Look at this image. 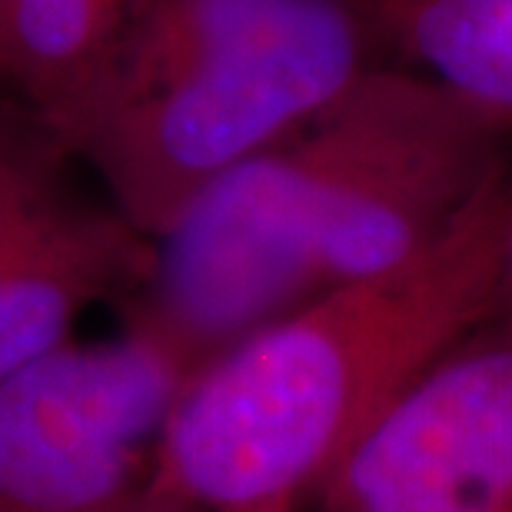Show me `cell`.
<instances>
[{"mask_svg": "<svg viewBox=\"0 0 512 512\" xmlns=\"http://www.w3.org/2000/svg\"><path fill=\"white\" fill-rule=\"evenodd\" d=\"M512 160L413 260L340 283L183 383L160 439L180 512H306L343 456L496 316Z\"/></svg>", "mask_w": 512, "mask_h": 512, "instance_id": "6da1fadb", "label": "cell"}, {"mask_svg": "<svg viewBox=\"0 0 512 512\" xmlns=\"http://www.w3.org/2000/svg\"><path fill=\"white\" fill-rule=\"evenodd\" d=\"M383 64L376 0H137L54 137L150 240L220 173L310 127Z\"/></svg>", "mask_w": 512, "mask_h": 512, "instance_id": "7a4b0ae2", "label": "cell"}, {"mask_svg": "<svg viewBox=\"0 0 512 512\" xmlns=\"http://www.w3.org/2000/svg\"><path fill=\"white\" fill-rule=\"evenodd\" d=\"M512 117L383 64L300 130L326 290L436 243L509 163Z\"/></svg>", "mask_w": 512, "mask_h": 512, "instance_id": "3957f363", "label": "cell"}, {"mask_svg": "<svg viewBox=\"0 0 512 512\" xmlns=\"http://www.w3.org/2000/svg\"><path fill=\"white\" fill-rule=\"evenodd\" d=\"M187 380L130 326L4 376L0 512H180L160 489V439Z\"/></svg>", "mask_w": 512, "mask_h": 512, "instance_id": "277c9868", "label": "cell"}, {"mask_svg": "<svg viewBox=\"0 0 512 512\" xmlns=\"http://www.w3.org/2000/svg\"><path fill=\"white\" fill-rule=\"evenodd\" d=\"M306 512H512V326L493 316L446 353Z\"/></svg>", "mask_w": 512, "mask_h": 512, "instance_id": "5b68a950", "label": "cell"}, {"mask_svg": "<svg viewBox=\"0 0 512 512\" xmlns=\"http://www.w3.org/2000/svg\"><path fill=\"white\" fill-rule=\"evenodd\" d=\"M147 256L150 240L117 210L60 197L0 270V380L67 346L87 306L130 293Z\"/></svg>", "mask_w": 512, "mask_h": 512, "instance_id": "8992f818", "label": "cell"}, {"mask_svg": "<svg viewBox=\"0 0 512 512\" xmlns=\"http://www.w3.org/2000/svg\"><path fill=\"white\" fill-rule=\"evenodd\" d=\"M389 60L512 117V0H376Z\"/></svg>", "mask_w": 512, "mask_h": 512, "instance_id": "52a82bcc", "label": "cell"}, {"mask_svg": "<svg viewBox=\"0 0 512 512\" xmlns=\"http://www.w3.org/2000/svg\"><path fill=\"white\" fill-rule=\"evenodd\" d=\"M137 0H20L10 17L0 80L30 97L54 133L104 70Z\"/></svg>", "mask_w": 512, "mask_h": 512, "instance_id": "ba28073f", "label": "cell"}, {"mask_svg": "<svg viewBox=\"0 0 512 512\" xmlns=\"http://www.w3.org/2000/svg\"><path fill=\"white\" fill-rule=\"evenodd\" d=\"M67 150L40 120L37 133H0V270L60 200L54 153Z\"/></svg>", "mask_w": 512, "mask_h": 512, "instance_id": "9c48e42d", "label": "cell"}, {"mask_svg": "<svg viewBox=\"0 0 512 512\" xmlns=\"http://www.w3.org/2000/svg\"><path fill=\"white\" fill-rule=\"evenodd\" d=\"M496 320L512 326V223L506 237V253H503V270H499V300H496Z\"/></svg>", "mask_w": 512, "mask_h": 512, "instance_id": "30bf717a", "label": "cell"}, {"mask_svg": "<svg viewBox=\"0 0 512 512\" xmlns=\"http://www.w3.org/2000/svg\"><path fill=\"white\" fill-rule=\"evenodd\" d=\"M17 7H20V0H0V50H4V37H7L10 17H14Z\"/></svg>", "mask_w": 512, "mask_h": 512, "instance_id": "8fae6325", "label": "cell"}]
</instances>
